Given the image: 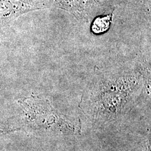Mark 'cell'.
Wrapping results in <instances>:
<instances>
[{"label": "cell", "mask_w": 151, "mask_h": 151, "mask_svg": "<svg viewBox=\"0 0 151 151\" xmlns=\"http://www.w3.org/2000/svg\"><path fill=\"white\" fill-rule=\"evenodd\" d=\"M143 68L122 67L103 70L95 67L81 99V108L100 121L118 118L131 108L145 82Z\"/></svg>", "instance_id": "6da1fadb"}, {"label": "cell", "mask_w": 151, "mask_h": 151, "mask_svg": "<svg viewBox=\"0 0 151 151\" xmlns=\"http://www.w3.org/2000/svg\"><path fill=\"white\" fill-rule=\"evenodd\" d=\"M112 14L103 17H98L92 23L91 29L95 34H100L107 31L110 26L112 20Z\"/></svg>", "instance_id": "7a4b0ae2"}]
</instances>
